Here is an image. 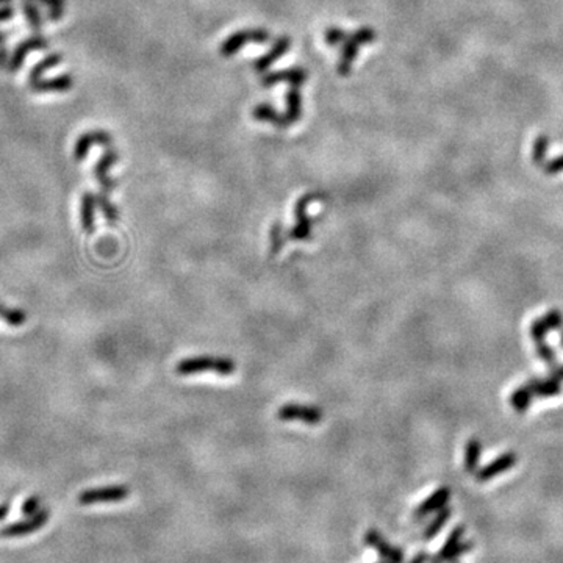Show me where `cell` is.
<instances>
[{
	"mask_svg": "<svg viewBox=\"0 0 563 563\" xmlns=\"http://www.w3.org/2000/svg\"><path fill=\"white\" fill-rule=\"evenodd\" d=\"M45 43L44 39H41V38H35V39H30V41H25V43H22L19 47H18V50H16V54L13 55V58H11V65H10V71H16L18 69V67L21 66V63H22V60H24V56L30 52L32 49H39V47H45Z\"/></svg>",
	"mask_w": 563,
	"mask_h": 563,
	"instance_id": "15",
	"label": "cell"
},
{
	"mask_svg": "<svg viewBox=\"0 0 563 563\" xmlns=\"http://www.w3.org/2000/svg\"><path fill=\"white\" fill-rule=\"evenodd\" d=\"M311 196H304L299 199L298 206H296V224L291 230H289V240L293 241H307L310 240L311 235V221L307 216V206H309Z\"/></svg>",
	"mask_w": 563,
	"mask_h": 563,
	"instance_id": "7",
	"label": "cell"
},
{
	"mask_svg": "<svg viewBox=\"0 0 563 563\" xmlns=\"http://www.w3.org/2000/svg\"><path fill=\"white\" fill-rule=\"evenodd\" d=\"M551 375H554L559 380H563V366H555L551 369Z\"/></svg>",
	"mask_w": 563,
	"mask_h": 563,
	"instance_id": "31",
	"label": "cell"
},
{
	"mask_svg": "<svg viewBox=\"0 0 563 563\" xmlns=\"http://www.w3.org/2000/svg\"><path fill=\"white\" fill-rule=\"evenodd\" d=\"M22 514L25 516H33L36 515L39 510H41V498L38 496H30L24 500V504H22Z\"/></svg>",
	"mask_w": 563,
	"mask_h": 563,
	"instance_id": "22",
	"label": "cell"
},
{
	"mask_svg": "<svg viewBox=\"0 0 563 563\" xmlns=\"http://www.w3.org/2000/svg\"><path fill=\"white\" fill-rule=\"evenodd\" d=\"M382 563H388V562H382Z\"/></svg>",
	"mask_w": 563,
	"mask_h": 563,
	"instance_id": "38",
	"label": "cell"
},
{
	"mask_svg": "<svg viewBox=\"0 0 563 563\" xmlns=\"http://www.w3.org/2000/svg\"><path fill=\"white\" fill-rule=\"evenodd\" d=\"M451 488L449 487H440L438 490L430 494L428 499H424L421 503L417 510H415L413 518L415 520H424L426 516H429L430 514H435V511H440L441 509L446 507L449 498H451Z\"/></svg>",
	"mask_w": 563,
	"mask_h": 563,
	"instance_id": "8",
	"label": "cell"
},
{
	"mask_svg": "<svg viewBox=\"0 0 563 563\" xmlns=\"http://www.w3.org/2000/svg\"><path fill=\"white\" fill-rule=\"evenodd\" d=\"M10 514V504L5 503V504H0V521H3L7 518V515Z\"/></svg>",
	"mask_w": 563,
	"mask_h": 563,
	"instance_id": "29",
	"label": "cell"
},
{
	"mask_svg": "<svg viewBox=\"0 0 563 563\" xmlns=\"http://www.w3.org/2000/svg\"><path fill=\"white\" fill-rule=\"evenodd\" d=\"M49 510L47 509H41L38 511L36 515L30 516L28 520H22V521H16L13 525H8L0 529V537L2 538H14V537H22V536H28V533H33L41 529L45 522L49 520Z\"/></svg>",
	"mask_w": 563,
	"mask_h": 563,
	"instance_id": "5",
	"label": "cell"
},
{
	"mask_svg": "<svg viewBox=\"0 0 563 563\" xmlns=\"http://www.w3.org/2000/svg\"><path fill=\"white\" fill-rule=\"evenodd\" d=\"M527 386L532 390L533 396L538 397L557 396L562 391L560 380L554 375H551L548 379H531L527 382Z\"/></svg>",
	"mask_w": 563,
	"mask_h": 563,
	"instance_id": "10",
	"label": "cell"
},
{
	"mask_svg": "<svg viewBox=\"0 0 563 563\" xmlns=\"http://www.w3.org/2000/svg\"><path fill=\"white\" fill-rule=\"evenodd\" d=\"M544 170H546V173H548V174H557V173H562V170H563V157L555 158V160H553V162H551V163L546 164Z\"/></svg>",
	"mask_w": 563,
	"mask_h": 563,
	"instance_id": "27",
	"label": "cell"
},
{
	"mask_svg": "<svg viewBox=\"0 0 563 563\" xmlns=\"http://www.w3.org/2000/svg\"><path fill=\"white\" fill-rule=\"evenodd\" d=\"M0 320H3L11 327H21L27 321V313L21 309H10L0 302Z\"/></svg>",
	"mask_w": 563,
	"mask_h": 563,
	"instance_id": "16",
	"label": "cell"
},
{
	"mask_svg": "<svg viewBox=\"0 0 563 563\" xmlns=\"http://www.w3.org/2000/svg\"><path fill=\"white\" fill-rule=\"evenodd\" d=\"M429 563H443V562H441V560H438L437 557H435V559H430V560H429Z\"/></svg>",
	"mask_w": 563,
	"mask_h": 563,
	"instance_id": "33",
	"label": "cell"
},
{
	"mask_svg": "<svg viewBox=\"0 0 563 563\" xmlns=\"http://www.w3.org/2000/svg\"><path fill=\"white\" fill-rule=\"evenodd\" d=\"M451 515H452V509L451 507H445V509H441L440 511H437V516L429 522L428 527H426L424 533H423L424 540H432L434 537H437L438 533L441 532L443 526L446 525V521L451 518Z\"/></svg>",
	"mask_w": 563,
	"mask_h": 563,
	"instance_id": "14",
	"label": "cell"
},
{
	"mask_svg": "<svg viewBox=\"0 0 563 563\" xmlns=\"http://www.w3.org/2000/svg\"><path fill=\"white\" fill-rule=\"evenodd\" d=\"M516 462H518V456H516L515 452H505L503 454V456L496 457L493 462H490L477 471L476 473L477 481L479 482L492 481L496 476L505 473V471H509L510 468H514Z\"/></svg>",
	"mask_w": 563,
	"mask_h": 563,
	"instance_id": "9",
	"label": "cell"
},
{
	"mask_svg": "<svg viewBox=\"0 0 563 563\" xmlns=\"http://www.w3.org/2000/svg\"><path fill=\"white\" fill-rule=\"evenodd\" d=\"M11 16H13V10H11V8H3V10H0V21L10 19Z\"/></svg>",
	"mask_w": 563,
	"mask_h": 563,
	"instance_id": "30",
	"label": "cell"
},
{
	"mask_svg": "<svg viewBox=\"0 0 563 563\" xmlns=\"http://www.w3.org/2000/svg\"><path fill=\"white\" fill-rule=\"evenodd\" d=\"M69 83H71L69 78H56V80L44 82L41 85H36V87H33V88L38 89V91H45V89H49V87H58L61 89L65 87H69Z\"/></svg>",
	"mask_w": 563,
	"mask_h": 563,
	"instance_id": "24",
	"label": "cell"
},
{
	"mask_svg": "<svg viewBox=\"0 0 563 563\" xmlns=\"http://www.w3.org/2000/svg\"><path fill=\"white\" fill-rule=\"evenodd\" d=\"M451 563H459V560H454V562H451Z\"/></svg>",
	"mask_w": 563,
	"mask_h": 563,
	"instance_id": "36",
	"label": "cell"
},
{
	"mask_svg": "<svg viewBox=\"0 0 563 563\" xmlns=\"http://www.w3.org/2000/svg\"><path fill=\"white\" fill-rule=\"evenodd\" d=\"M7 49H0V65H5V60H7Z\"/></svg>",
	"mask_w": 563,
	"mask_h": 563,
	"instance_id": "32",
	"label": "cell"
},
{
	"mask_svg": "<svg viewBox=\"0 0 563 563\" xmlns=\"http://www.w3.org/2000/svg\"><path fill=\"white\" fill-rule=\"evenodd\" d=\"M537 354L551 369L557 366V358L553 346L546 344L544 341H540V343H537Z\"/></svg>",
	"mask_w": 563,
	"mask_h": 563,
	"instance_id": "17",
	"label": "cell"
},
{
	"mask_svg": "<svg viewBox=\"0 0 563 563\" xmlns=\"http://www.w3.org/2000/svg\"><path fill=\"white\" fill-rule=\"evenodd\" d=\"M130 496V488L127 485H108L102 488H91L78 494V504L80 505H96V504H113L121 503Z\"/></svg>",
	"mask_w": 563,
	"mask_h": 563,
	"instance_id": "2",
	"label": "cell"
},
{
	"mask_svg": "<svg viewBox=\"0 0 563 563\" xmlns=\"http://www.w3.org/2000/svg\"><path fill=\"white\" fill-rule=\"evenodd\" d=\"M94 202L96 197L91 192H85L82 199V227L87 233L94 232Z\"/></svg>",
	"mask_w": 563,
	"mask_h": 563,
	"instance_id": "12",
	"label": "cell"
},
{
	"mask_svg": "<svg viewBox=\"0 0 563 563\" xmlns=\"http://www.w3.org/2000/svg\"><path fill=\"white\" fill-rule=\"evenodd\" d=\"M282 246H283L282 225L278 223H276L271 229V257H276V255L280 252Z\"/></svg>",
	"mask_w": 563,
	"mask_h": 563,
	"instance_id": "20",
	"label": "cell"
},
{
	"mask_svg": "<svg viewBox=\"0 0 563 563\" xmlns=\"http://www.w3.org/2000/svg\"><path fill=\"white\" fill-rule=\"evenodd\" d=\"M98 201H99V206H100V208H102V213H104L105 219L108 221V223H110V224L116 223V219H118V210H116V207L113 206V203H110V201H108L105 195H100V196L98 197Z\"/></svg>",
	"mask_w": 563,
	"mask_h": 563,
	"instance_id": "19",
	"label": "cell"
},
{
	"mask_svg": "<svg viewBox=\"0 0 563 563\" xmlns=\"http://www.w3.org/2000/svg\"><path fill=\"white\" fill-rule=\"evenodd\" d=\"M277 418L280 421H302V423L309 426H315L322 421V410L316 406L285 404V406L278 408Z\"/></svg>",
	"mask_w": 563,
	"mask_h": 563,
	"instance_id": "4",
	"label": "cell"
},
{
	"mask_svg": "<svg viewBox=\"0 0 563 563\" xmlns=\"http://www.w3.org/2000/svg\"><path fill=\"white\" fill-rule=\"evenodd\" d=\"M365 543L375 549V553L380 555V559L388 563H404V553L402 549L396 548V546L386 542L385 537L375 529L366 532Z\"/></svg>",
	"mask_w": 563,
	"mask_h": 563,
	"instance_id": "6",
	"label": "cell"
},
{
	"mask_svg": "<svg viewBox=\"0 0 563 563\" xmlns=\"http://www.w3.org/2000/svg\"><path fill=\"white\" fill-rule=\"evenodd\" d=\"M482 454V445L477 438H471V440L466 443L465 448V470L468 473H477V466H479Z\"/></svg>",
	"mask_w": 563,
	"mask_h": 563,
	"instance_id": "11",
	"label": "cell"
},
{
	"mask_svg": "<svg viewBox=\"0 0 563 563\" xmlns=\"http://www.w3.org/2000/svg\"><path fill=\"white\" fill-rule=\"evenodd\" d=\"M24 11L28 18V22H30V25L33 28H38L39 24H41V19H39V14L38 11L32 7V5H24Z\"/></svg>",
	"mask_w": 563,
	"mask_h": 563,
	"instance_id": "25",
	"label": "cell"
},
{
	"mask_svg": "<svg viewBox=\"0 0 563 563\" xmlns=\"http://www.w3.org/2000/svg\"><path fill=\"white\" fill-rule=\"evenodd\" d=\"M548 332H549V329H548V326H546L542 318L532 322V326H531V337H532L533 341H536V343H540V341H544L546 333H548Z\"/></svg>",
	"mask_w": 563,
	"mask_h": 563,
	"instance_id": "21",
	"label": "cell"
},
{
	"mask_svg": "<svg viewBox=\"0 0 563 563\" xmlns=\"http://www.w3.org/2000/svg\"><path fill=\"white\" fill-rule=\"evenodd\" d=\"M430 559H429V555L426 554V553H418L417 555L413 557V559L410 560V563H428Z\"/></svg>",
	"mask_w": 563,
	"mask_h": 563,
	"instance_id": "28",
	"label": "cell"
},
{
	"mask_svg": "<svg viewBox=\"0 0 563 563\" xmlns=\"http://www.w3.org/2000/svg\"><path fill=\"white\" fill-rule=\"evenodd\" d=\"M0 2H8V0H0Z\"/></svg>",
	"mask_w": 563,
	"mask_h": 563,
	"instance_id": "37",
	"label": "cell"
},
{
	"mask_svg": "<svg viewBox=\"0 0 563 563\" xmlns=\"http://www.w3.org/2000/svg\"><path fill=\"white\" fill-rule=\"evenodd\" d=\"M560 344H562V348H563V331H562V335H560Z\"/></svg>",
	"mask_w": 563,
	"mask_h": 563,
	"instance_id": "35",
	"label": "cell"
},
{
	"mask_svg": "<svg viewBox=\"0 0 563 563\" xmlns=\"http://www.w3.org/2000/svg\"><path fill=\"white\" fill-rule=\"evenodd\" d=\"M532 390L529 388L527 384L521 385L520 388H516L510 396V406L515 408L518 413H525L529 407H531L532 401Z\"/></svg>",
	"mask_w": 563,
	"mask_h": 563,
	"instance_id": "13",
	"label": "cell"
},
{
	"mask_svg": "<svg viewBox=\"0 0 563 563\" xmlns=\"http://www.w3.org/2000/svg\"><path fill=\"white\" fill-rule=\"evenodd\" d=\"M5 36H7V35H5V33H2V32H0V41H3V39H5Z\"/></svg>",
	"mask_w": 563,
	"mask_h": 563,
	"instance_id": "34",
	"label": "cell"
},
{
	"mask_svg": "<svg viewBox=\"0 0 563 563\" xmlns=\"http://www.w3.org/2000/svg\"><path fill=\"white\" fill-rule=\"evenodd\" d=\"M463 536H465L463 526H457L456 529H452L446 543L443 544L440 553L437 554V559L441 560L443 563H451L454 560H459L463 554L470 553V551L473 549V543L463 542Z\"/></svg>",
	"mask_w": 563,
	"mask_h": 563,
	"instance_id": "3",
	"label": "cell"
},
{
	"mask_svg": "<svg viewBox=\"0 0 563 563\" xmlns=\"http://www.w3.org/2000/svg\"><path fill=\"white\" fill-rule=\"evenodd\" d=\"M206 371H213L221 375H230L236 371V365L229 357L199 355L184 358V360H180L177 363V366H175V373L181 375V377Z\"/></svg>",
	"mask_w": 563,
	"mask_h": 563,
	"instance_id": "1",
	"label": "cell"
},
{
	"mask_svg": "<svg viewBox=\"0 0 563 563\" xmlns=\"http://www.w3.org/2000/svg\"><path fill=\"white\" fill-rule=\"evenodd\" d=\"M56 61H58V56L54 55V56H49V58H45L43 63H39V65L35 67V69L32 71V76H30V85H33V82H35V78H36V77H39V76H41V74H43L45 69H49V67L55 66V65H56Z\"/></svg>",
	"mask_w": 563,
	"mask_h": 563,
	"instance_id": "23",
	"label": "cell"
},
{
	"mask_svg": "<svg viewBox=\"0 0 563 563\" xmlns=\"http://www.w3.org/2000/svg\"><path fill=\"white\" fill-rule=\"evenodd\" d=\"M546 326H548L549 331H560L563 327V316L559 310H548L546 315L542 318Z\"/></svg>",
	"mask_w": 563,
	"mask_h": 563,
	"instance_id": "18",
	"label": "cell"
},
{
	"mask_svg": "<svg viewBox=\"0 0 563 563\" xmlns=\"http://www.w3.org/2000/svg\"><path fill=\"white\" fill-rule=\"evenodd\" d=\"M546 144H548V141H546L544 138H538V141L536 143V149H533V160L538 163L543 160L544 152H546Z\"/></svg>",
	"mask_w": 563,
	"mask_h": 563,
	"instance_id": "26",
	"label": "cell"
}]
</instances>
